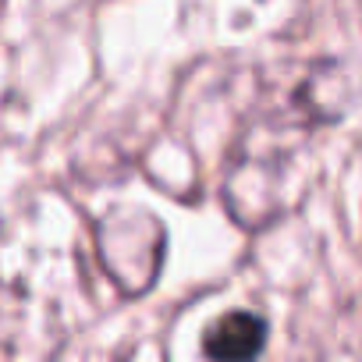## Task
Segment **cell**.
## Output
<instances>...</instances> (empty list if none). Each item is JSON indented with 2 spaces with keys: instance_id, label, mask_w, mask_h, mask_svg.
Returning <instances> with one entry per match:
<instances>
[{
  "instance_id": "obj_1",
  "label": "cell",
  "mask_w": 362,
  "mask_h": 362,
  "mask_svg": "<svg viewBox=\"0 0 362 362\" xmlns=\"http://www.w3.org/2000/svg\"><path fill=\"white\" fill-rule=\"evenodd\" d=\"M267 344V320L249 309L224 313L210 323L203 337V351L210 362H256Z\"/></svg>"
}]
</instances>
